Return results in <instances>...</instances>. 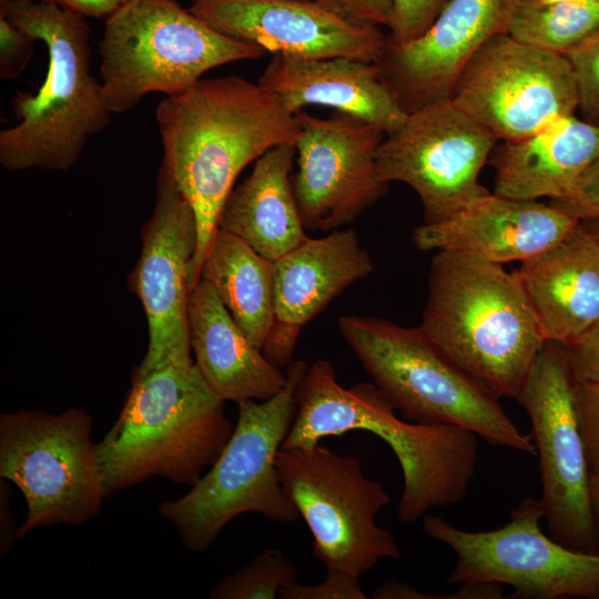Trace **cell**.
<instances>
[{
  "instance_id": "e575fe53",
  "label": "cell",
  "mask_w": 599,
  "mask_h": 599,
  "mask_svg": "<svg viewBox=\"0 0 599 599\" xmlns=\"http://www.w3.org/2000/svg\"><path fill=\"white\" fill-rule=\"evenodd\" d=\"M316 2L357 27H387L392 20L393 0H316Z\"/></svg>"
},
{
  "instance_id": "ba28073f",
  "label": "cell",
  "mask_w": 599,
  "mask_h": 599,
  "mask_svg": "<svg viewBox=\"0 0 599 599\" xmlns=\"http://www.w3.org/2000/svg\"><path fill=\"white\" fill-rule=\"evenodd\" d=\"M265 53L213 29L176 0H129L105 19L99 43L103 99L111 113H125L146 94L183 92L209 70Z\"/></svg>"
},
{
  "instance_id": "8992f818",
  "label": "cell",
  "mask_w": 599,
  "mask_h": 599,
  "mask_svg": "<svg viewBox=\"0 0 599 599\" xmlns=\"http://www.w3.org/2000/svg\"><path fill=\"white\" fill-rule=\"evenodd\" d=\"M342 336L373 384L404 418L449 424L494 445L536 455L499 397L445 355L418 327L361 315L338 319Z\"/></svg>"
},
{
  "instance_id": "4316f807",
  "label": "cell",
  "mask_w": 599,
  "mask_h": 599,
  "mask_svg": "<svg viewBox=\"0 0 599 599\" xmlns=\"http://www.w3.org/2000/svg\"><path fill=\"white\" fill-rule=\"evenodd\" d=\"M599 29V0L540 3L517 0L507 34L514 39L565 54Z\"/></svg>"
},
{
  "instance_id": "83f0119b",
  "label": "cell",
  "mask_w": 599,
  "mask_h": 599,
  "mask_svg": "<svg viewBox=\"0 0 599 599\" xmlns=\"http://www.w3.org/2000/svg\"><path fill=\"white\" fill-rule=\"evenodd\" d=\"M297 581V569L275 548L258 552L244 568L224 576L210 599H275L280 590Z\"/></svg>"
},
{
  "instance_id": "d6a6232c",
  "label": "cell",
  "mask_w": 599,
  "mask_h": 599,
  "mask_svg": "<svg viewBox=\"0 0 599 599\" xmlns=\"http://www.w3.org/2000/svg\"><path fill=\"white\" fill-rule=\"evenodd\" d=\"M35 39L0 14V78H17L29 63Z\"/></svg>"
},
{
  "instance_id": "74e56055",
  "label": "cell",
  "mask_w": 599,
  "mask_h": 599,
  "mask_svg": "<svg viewBox=\"0 0 599 599\" xmlns=\"http://www.w3.org/2000/svg\"><path fill=\"white\" fill-rule=\"evenodd\" d=\"M437 593L423 592L418 589L398 581H388L374 591V599H436Z\"/></svg>"
},
{
  "instance_id": "7402d4cb",
  "label": "cell",
  "mask_w": 599,
  "mask_h": 599,
  "mask_svg": "<svg viewBox=\"0 0 599 599\" xmlns=\"http://www.w3.org/2000/svg\"><path fill=\"white\" fill-rule=\"evenodd\" d=\"M517 274L546 342L572 344L599 321V242L585 222Z\"/></svg>"
},
{
  "instance_id": "ab89813d",
  "label": "cell",
  "mask_w": 599,
  "mask_h": 599,
  "mask_svg": "<svg viewBox=\"0 0 599 599\" xmlns=\"http://www.w3.org/2000/svg\"><path fill=\"white\" fill-rule=\"evenodd\" d=\"M590 501L597 527V548L599 554V473L590 474Z\"/></svg>"
},
{
  "instance_id": "8fae6325",
  "label": "cell",
  "mask_w": 599,
  "mask_h": 599,
  "mask_svg": "<svg viewBox=\"0 0 599 599\" xmlns=\"http://www.w3.org/2000/svg\"><path fill=\"white\" fill-rule=\"evenodd\" d=\"M544 517L541 500L526 497L495 530L467 531L430 514L423 517V527L457 556L449 585H506L515 598L599 599V554L569 549L545 535Z\"/></svg>"
},
{
  "instance_id": "7a4b0ae2",
  "label": "cell",
  "mask_w": 599,
  "mask_h": 599,
  "mask_svg": "<svg viewBox=\"0 0 599 599\" xmlns=\"http://www.w3.org/2000/svg\"><path fill=\"white\" fill-rule=\"evenodd\" d=\"M296 415L281 448L312 447L325 437L366 430L393 450L404 476L398 518L410 524L434 507L459 501L474 477L477 435L449 424L407 422L369 383L342 386L332 364L316 359L295 389Z\"/></svg>"
},
{
  "instance_id": "60d3db41",
  "label": "cell",
  "mask_w": 599,
  "mask_h": 599,
  "mask_svg": "<svg viewBox=\"0 0 599 599\" xmlns=\"http://www.w3.org/2000/svg\"><path fill=\"white\" fill-rule=\"evenodd\" d=\"M587 224V226L590 229V231L593 233L596 238L599 242V220H592V221H581Z\"/></svg>"
},
{
  "instance_id": "1f68e13d",
  "label": "cell",
  "mask_w": 599,
  "mask_h": 599,
  "mask_svg": "<svg viewBox=\"0 0 599 599\" xmlns=\"http://www.w3.org/2000/svg\"><path fill=\"white\" fill-rule=\"evenodd\" d=\"M577 412L590 474L599 473V382H578Z\"/></svg>"
},
{
  "instance_id": "52a82bcc",
  "label": "cell",
  "mask_w": 599,
  "mask_h": 599,
  "mask_svg": "<svg viewBox=\"0 0 599 599\" xmlns=\"http://www.w3.org/2000/svg\"><path fill=\"white\" fill-rule=\"evenodd\" d=\"M308 366L303 359L293 361L276 395L238 403L236 425L215 463L186 494L160 504V515L189 550H206L232 519L245 512L285 524L301 517L284 493L275 459L294 422L295 389Z\"/></svg>"
},
{
  "instance_id": "9c48e42d",
  "label": "cell",
  "mask_w": 599,
  "mask_h": 599,
  "mask_svg": "<svg viewBox=\"0 0 599 599\" xmlns=\"http://www.w3.org/2000/svg\"><path fill=\"white\" fill-rule=\"evenodd\" d=\"M92 416L21 408L0 416V478L22 494L27 516L17 539L37 527L83 525L106 498L91 440Z\"/></svg>"
},
{
  "instance_id": "30bf717a",
  "label": "cell",
  "mask_w": 599,
  "mask_h": 599,
  "mask_svg": "<svg viewBox=\"0 0 599 599\" xmlns=\"http://www.w3.org/2000/svg\"><path fill=\"white\" fill-rule=\"evenodd\" d=\"M275 465L284 493L313 536V556L326 570L361 577L382 559L400 558L394 536L375 521L390 497L364 475L357 458L317 444L281 448Z\"/></svg>"
},
{
  "instance_id": "3957f363",
  "label": "cell",
  "mask_w": 599,
  "mask_h": 599,
  "mask_svg": "<svg viewBox=\"0 0 599 599\" xmlns=\"http://www.w3.org/2000/svg\"><path fill=\"white\" fill-rule=\"evenodd\" d=\"M419 328L499 398L518 400L546 339L515 272L440 250Z\"/></svg>"
},
{
  "instance_id": "4dcf8cb0",
  "label": "cell",
  "mask_w": 599,
  "mask_h": 599,
  "mask_svg": "<svg viewBox=\"0 0 599 599\" xmlns=\"http://www.w3.org/2000/svg\"><path fill=\"white\" fill-rule=\"evenodd\" d=\"M280 599H367L359 577L341 570H326V578L317 585L294 582L283 587Z\"/></svg>"
},
{
  "instance_id": "9a60e30c",
  "label": "cell",
  "mask_w": 599,
  "mask_h": 599,
  "mask_svg": "<svg viewBox=\"0 0 599 599\" xmlns=\"http://www.w3.org/2000/svg\"><path fill=\"white\" fill-rule=\"evenodd\" d=\"M141 237L140 257L129 284L143 306L149 343L132 376L194 363L189 305L195 286L196 219L164 162L158 171L154 209Z\"/></svg>"
},
{
  "instance_id": "2e32d148",
  "label": "cell",
  "mask_w": 599,
  "mask_h": 599,
  "mask_svg": "<svg viewBox=\"0 0 599 599\" xmlns=\"http://www.w3.org/2000/svg\"><path fill=\"white\" fill-rule=\"evenodd\" d=\"M301 131L292 186L306 230L345 225L377 202L388 184L377 175L376 154L386 133L353 115L319 119L296 113Z\"/></svg>"
},
{
  "instance_id": "ac0fdd59",
  "label": "cell",
  "mask_w": 599,
  "mask_h": 599,
  "mask_svg": "<svg viewBox=\"0 0 599 599\" xmlns=\"http://www.w3.org/2000/svg\"><path fill=\"white\" fill-rule=\"evenodd\" d=\"M219 32L266 52L302 59L375 62L388 35L357 27L308 0H197L189 8Z\"/></svg>"
},
{
  "instance_id": "7bdbcfd3",
  "label": "cell",
  "mask_w": 599,
  "mask_h": 599,
  "mask_svg": "<svg viewBox=\"0 0 599 599\" xmlns=\"http://www.w3.org/2000/svg\"><path fill=\"white\" fill-rule=\"evenodd\" d=\"M7 1H9V0H0V4H1V3H4V2H7Z\"/></svg>"
},
{
  "instance_id": "ffe728a7",
  "label": "cell",
  "mask_w": 599,
  "mask_h": 599,
  "mask_svg": "<svg viewBox=\"0 0 599 599\" xmlns=\"http://www.w3.org/2000/svg\"><path fill=\"white\" fill-rule=\"evenodd\" d=\"M579 223L550 203L489 193L443 222L416 227L412 238L422 251H455L502 265L536 257Z\"/></svg>"
},
{
  "instance_id": "603a6c76",
  "label": "cell",
  "mask_w": 599,
  "mask_h": 599,
  "mask_svg": "<svg viewBox=\"0 0 599 599\" xmlns=\"http://www.w3.org/2000/svg\"><path fill=\"white\" fill-rule=\"evenodd\" d=\"M194 363L212 393L224 402L266 400L286 384L287 374L254 346L204 280L189 305Z\"/></svg>"
},
{
  "instance_id": "d6986e66",
  "label": "cell",
  "mask_w": 599,
  "mask_h": 599,
  "mask_svg": "<svg viewBox=\"0 0 599 599\" xmlns=\"http://www.w3.org/2000/svg\"><path fill=\"white\" fill-rule=\"evenodd\" d=\"M373 270L354 230L307 237L274 261V322L264 356L278 367L288 366L304 325Z\"/></svg>"
},
{
  "instance_id": "b9f144b4",
  "label": "cell",
  "mask_w": 599,
  "mask_h": 599,
  "mask_svg": "<svg viewBox=\"0 0 599 599\" xmlns=\"http://www.w3.org/2000/svg\"><path fill=\"white\" fill-rule=\"evenodd\" d=\"M540 3L560 2V1H576V0H531Z\"/></svg>"
},
{
  "instance_id": "7c38bea8",
  "label": "cell",
  "mask_w": 599,
  "mask_h": 599,
  "mask_svg": "<svg viewBox=\"0 0 599 599\" xmlns=\"http://www.w3.org/2000/svg\"><path fill=\"white\" fill-rule=\"evenodd\" d=\"M577 379L564 346L545 342L518 402L528 413L539 456L549 536L569 549L596 552L590 470L580 432Z\"/></svg>"
},
{
  "instance_id": "d590c367",
  "label": "cell",
  "mask_w": 599,
  "mask_h": 599,
  "mask_svg": "<svg viewBox=\"0 0 599 599\" xmlns=\"http://www.w3.org/2000/svg\"><path fill=\"white\" fill-rule=\"evenodd\" d=\"M564 349L578 382H599V321Z\"/></svg>"
},
{
  "instance_id": "836d02e7",
  "label": "cell",
  "mask_w": 599,
  "mask_h": 599,
  "mask_svg": "<svg viewBox=\"0 0 599 599\" xmlns=\"http://www.w3.org/2000/svg\"><path fill=\"white\" fill-rule=\"evenodd\" d=\"M552 206L581 221L599 220V159L565 197L550 200Z\"/></svg>"
},
{
  "instance_id": "277c9868",
  "label": "cell",
  "mask_w": 599,
  "mask_h": 599,
  "mask_svg": "<svg viewBox=\"0 0 599 599\" xmlns=\"http://www.w3.org/2000/svg\"><path fill=\"white\" fill-rule=\"evenodd\" d=\"M233 428L195 363L132 376L118 418L95 444L105 497L153 477L193 486Z\"/></svg>"
},
{
  "instance_id": "f35d334b",
  "label": "cell",
  "mask_w": 599,
  "mask_h": 599,
  "mask_svg": "<svg viewBox=\"0 0 599 599\" xmlns=\"http://www.w3.org/2000/svg\"><path fill=\"white\" fill-rule=\"evenodd\" d=\"M7 488L6 484L3 486V480L1 479V554L7 552L11 548L13 540L17 539L8 502Z\"/></svg>"
},
{
  "instance_id": "484cf974",
  "label": "cell",
  "mask_w": 599,
  "mask_h": 599,
  "mask_svg": "<svg viewBox=\"0 0 599 599\" xmlns=\"http://www.w3.org/2000/svg\"><path fill=\"white\" fill-rule=\"evenodd\" d=\"M201 278L211 284L246 337L262 351L274 322V262L217 227Z\"/></svg>"
},
{
  "instance_id": "ee69618b",
  "label": "cell",
  "mask_w": 599,
  "mask_h": 599,
  "mask_svg": "<svg viewBox=\"0 0 599 599\" xmlns=\"http://www.w3.org/2000/svg\"><path fill=\"white\" fill-rule=\"evenodd\" d=\"M194 1H197V0H192V2H194ZM308 1H316V0H308Z\"/></svg>"
},
{
  "instance_id": "f546056e",
  "label": "cell",
  "mask_w": 599,
  "mask_h": 599,
  "mask_svg": "<svg viewBox=\"0 0 599 599\" xmlns=\"http://www.w3.org/2000/svg\"><path fill=\"white\" fill-rule=\"evenodd\" d=\"M448 0H393L388 41L403 44L417 39L435 21Z\"/></svg>"
},
{
  "instance_id": "f1b7e54d",
  "label": "cell",
  "mask_w": 599,
  "mask_h": 599,
  "mask_svg": "<svg viewBox=\"0 0 599 599\" xmlns=\"http://www.w3.org/2000/svg\"><path fill=\"white\" fill-rule=\"evenodd\" d=\"M564 55L575 75L583 120L599 125V29Z\"/></svg>"
},
{
  "instance_id": "5bb4252c",
  "label": "cell",
  "mask_w": 599,
  "mask_h": 599,
  "mask_svg": "<svg viewBox=\"0 0 599 599\" xmlns=\"http://www.w3.org/2000/svg\"><path fill=\"white\" fill-rule=\"evenodd\" d=\"M497 139L450 98L408 113L376 154L378 177L402 182L419 196L426 224L443 222L489 194L479 173Z\"/></svg>"
},
{
  "instance_id": "6da1fadb",
  "label": "cell",
  "mask_w": 599,
  "mask_h": 599,
  "mask_svg": "<svg viewBox=\"0 0 599 599\" xmlns=\"http://www.w3.org/2000/svg\"><path fill=\"white\" fill-rule=\"evenodd\" d=\"M155 118L163 160L193 209L197 246L194 284L219 227L223 206L242 170L271 149L294 144L301 125L273 92L231 75L200 80L166 95Z\"/></svg>"
},
{
  "instance_id": "d4e9b609",
  "label": "cell",
  "mask_w": 599,
  "mask_h": 599,
  "mask_svg": "<svg viewBox=\"0 0 599 599\" xmlns=\"http://www.w3.org/2000/svg\"><path fill=\"white\" fill-rule=\"evenodd\" d=\"M295 155L294 144H282L258 158L251 174L230 193L220 216V229L273 262L308 237L290 180Z\"/></svg>"
},
{
  "instance_id": "5b68a950",
  "label": "cell",
  "mask_w": 599,
  "mask_h": 599,
  "mask_svg": "<svg viewBox=\"0 0 599 599\" xmlns=\"http://www.w3.org/2000/svg\"><path fill=\"white\" fill-rule=\"evenodd\" d=\"M0 14L42 41L49 58L35 94L12 99L19 122L0 132V163L12 172L68 171L111 122L101 82L91 73L90 27L85 17L44 0H9Z\"/></svg>"
},
{
  "instance_id": "cb8c5ba5",
  "label": "cell",
  "mask_w": 599,
  "mask_h": 599,
  "mask_svg": "<svg viewBox=\"0 0 599 599\" xmlns=\"http://www.w3.org/2000/svg\"><path fill=\"white\" fill-rule=\"evenodd\" d=\"M599 159V125L573 114L495 151L494 193L518 200L567 196Z\"/></svg>"
},
{
  "instance_id": "4fadbf2b",
  "label": "cell",
  "mask_w": 599,
  "mask_h": 599,
  "mask_svg": "<svg viewBox=\"0 0 599 599\" xmlns=\"http://www.w3.org/2000/svg\"><path fill=\"white\" fill-rule=\"evenodd\" d=\"M451 101L497 140L531 135L573 114L579 97L567 58L507 33L490 38L469 60Z\"/></svg>"
},
{
  "instance_id": "8d00e7d4",
  "label": "cell",
  "mask_w": 599,
  "mask_h": 599,
  "mask_svg": "<svg viewBox=\"0 0 599 599\" xmlns=\"http://www.w3.org/2000/svg\"><path fill=\"white\" fill-rule=\"evenodd\" d=\"M83 17L109 18L129 0H44Z\"/></svg>"
},
{
  "instance_id": "e0dca14e",
  "label": "cell",
  "mask_w": 599,
  "mask_h": 599,
  "mask_svg": "<svg viewBox=\"0 0 599 599\" xmlns=\"http://www.w3.org/2000/svg\"><path fill=\"white\" fill-rule=\"evenodd\" d=\"M517 0H448L432 26L403 44L388 41L374 62L383 83L410 113L450 98L461 71L493 37L507 33Z\"/></svg>"
},
{
  "instance_id": "44dd1931",
  "label": "cell",
  "mask_w": 599,
  "mask_h": 599,
  "mask_svg": "<svg viewBox=\"0 0 599 599\" xmlns=\"http://www.w3.org/2000/svg\"><path fill=\"white\" fill-rule=\"evenodd\" d=\"M258 83L277 95L292 113L305 105L329 106L372 123L386 134L398 129L408 115L380 80L374 62L275 54Z\"/></svg>"
}]
</instances>
